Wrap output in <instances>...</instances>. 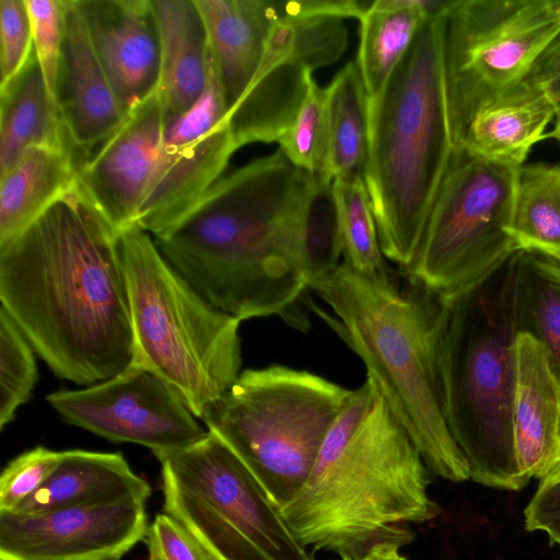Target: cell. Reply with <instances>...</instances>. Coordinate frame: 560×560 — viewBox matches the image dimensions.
Instances as JSON below:
<instances>
[{
    "mask_svg": "<svg viewBox=\"0 0 560 560\" xmlns=\"http://www.w3.org/2000/svg\"><path fill=\"white\" fill-rule=\"evenodd\" d=\"M32 147L67 148L77 152L34 48L24 68L0 86V174Z\"/></svg>",
    "mask_w": 560,
    "mask_h": 560,
    "instance_id": "cell-25",
    "label": "cell"
},
{
    "mask_svg": "<svg viewBox=\"0 0 560 560\" xmlns=\"http://www.w3.org/2000/svg\"><path fill=\"white\" fill-rule=\"evenodd\" d=\"M557 110L526 79L515 89L480 107L454 148L478 158L520 168L532 149L548 138Z\"/></svg>",
    "mask_w": 560,
    "mask_h": 560,
    "instance_id": "cell-22",
    "label": "cell"
},
{
    "mask_svg": "<svg viewBox=\"0 0 560 560\" xmlns=\"http://www.w3.org/2000/svg\"><path fill=\"white\" fill-rule=\"evenodd\" d=\"M515 254L450 299L443 350L446 419L470 480L518 491L512 407L516 376Z\"/></svg>",
    "mask_w": 560,
    "mask_h": 560,
    "instance_id": "cell-6",
    "label": "cell"
},
{
    "mask_svg": "<svg viewBox=\"0 0 560 560\" xmlns=\"http://www.w3.org/2000/svg\"><path fill=\"white\" fill-rule=\"evenodd\" d=\"M308 290L329 307L316 314L362 360L431 474L470 480L446 419L443 350L450 300L406 278L370 277L346 261Z\"/></svg>",
    "mask_w": 560,
    "mask_h": 560,
    "instance_id": "cell-4",
    "label": "cell"
},
{
    "mask_svg": "<svg viewBox=\"0 0 560 560\" xmlns=\"http://www.w3.org/2000/svg\"><path fill=\"white\" fill-rule=\"evenodd\" d=\"M150 485L136 475L120 453L63 451L52 475L14 512L36 515L57 510L137 502L145 504Z\"/></svg>",
    "mask_w": 560,
    "mask_h": 560,
    "instance_id": "cell-21",
    "label": "cell"
},
{
    "mask_svg": "<svg viewBox=\"0 0 560 560\" xmlns=\"http://www.w3.org/2000/svg\"><path fill=\"white\" fill-rule=\"evenodd\" d=\"M541 480L560 481V464ZM540 481V480H539Z\"/></svg>",
    "mask_w": 560,
    "mask_h": 560,
    "instance_id": "cell-44",
    "label": "cell"
},
{
    "mask_svg": "<svg viewBox=\"0 0 560 560\" xmlns=\"http://www.w3.org/2000/svg\"><path fill=\"white\" fill-rule=\"evenodd\" d=\"M524 524L528 532H541L550 544L560 545V481H539L524 510Z\"/></svg>",
    "mask_w": 560,
    "mask_h": 560,
    "instance_id": "cell-39",
    "label": "cell"
},
{
    "mask_svg": "<svg viewBox=\"0 0 560 560\" xmlns=\"http://www.w3.org/2000/svg\"><path fill=\"white\" fill-rule=\"evenodd\" d=\"M291 22L278 18L267 36L261 67L250 88L229 113L234 141H279L292 124L312 79V72L293 57Z\"/></svg>",
    "mask_w": 560,
    "mask_h": 560,
    "instance_id": "cell-19",
    "label": "cell"
},
{
    "mask_svg": "<svg viewBox=\"0 0 560 560\" xmlns=\"http://www.w3.org/2000/svg\"><path fill=\"white\" fill-rule=\"evenodd\" d=\"M299 229L308 285L340 264L342 246L332 182L308 173L299 208Z\"/></svg>",
    "mask_w": 560,
    "mask_h": 560,
    "instance_id": "cell-31",
    "label": "cell"
},
{
    "mask_svg": "<svg viewBox=\"0 0 560 560\" xmlns=\"http://www.w3.org/2000/svg\"><path fill=\"white\" fill-rule=\"evenodd\" d=\"M515 317L520 332L534 337L560 374V264L537 254H515Z\"/></svg>",
    "mask_w": 560,
    "mask_h": 560,
    "instance_id": "cell-29",
    "label": "cell"
},
{
    "mask_svg": "<svg viewBox=\"0 0 560 560\" xmlns=\"http://www.w3.org/2000/svg\"><path fill=\"white\" fill-rule=\"evenodd\" d=\"M137 362L161 376L197 418L242 373L241 320L202 298L148 232L118 231Z\"/></svg>",
    "mask_w": 560,
    "mask_h": 560,
    "instance_id": "cell-7",
    "label": "cell"
},
{
    "mask_svg": "<svg viewBox=\"0 0 560 560\" xmlns=\"http://www.w3.org/2000/svg\"><path fill=\"white\" fill-rule=\"evenodd\" d=\"M307 176L279 149L217 180L154 242L179 276L224 313L241 322L289 318L308 290L299 229Z\"/></svg>",
    "mask_w": 560,
    "mask_h": 560,
    "instance_id": "cell-2",
    "label": "cell"
},
{
    "mask_svg": "<svg viewBox=\"0 0 560 560\" xmlns=\"http://www.w3.org/2000/svg\"><path fill=\"white\" fill-rule=\"evenodd\" d=\"M332 189L338 210L342 260L365 276L389 275L364 178L335 180Z\"/></svg>",
    "mask_w": 560,
    "mask_h": 560,
    "instance_id": "cell-30",
    "label": "cell"
},
{
    "mask_svg": "<svg viewBox=\"0 0 560 560\" xmlns=\"http://www.w3.org/2000/svg\"><path fill=\"white\" fill-rule=\"evenodd\" d=\"M237 149L221 104L197 100L165 124L160 161L136 225L154 237L170 229L220 179Z\"/></svg>",
    "mask_w": 560,
    "mask_h": 560,
    "instance_id": "cell-13",
    "label": "cell"
},
{
    "mask_svg": "<svg viewBox=\"0 0 560 560\" xmlns=\"http://www.w3.org/2000/svg\"><path fill=\"white\" fill-rule=\"evenodd\" d=\"M145 504L0 512V560H118L145 537Z\"/></svg>",
    "mask_w": 560,
    "mask_h": 560,
    "instance_id": "cell-14",
    "label": "cell"
},
{
    "mask_svg": "<svg viewBox=\"0 0 560 560\" xmlns=\"http://www.w3.org/2000/svg\"><path fill=\"white\" fill-rule=\"evenodd\" d=\"M32 52V23L25 0H0V86L24 68Z\"/></svg>",
    "mask_w": 560,
    "mask_h": 560,
    "instance_id": "cell-37",
    "label": "cell"
},
{
    "mask_svg": "<svg viewBox=\"0 0 560 560\" xmlns=\"http://www.w3.org/2000/svg\"><path fill=\"white\" fill-rule=\"evenodd\" d=\"M280 16V15H279ZM293 26V57L308 71L337 61L348 45L343 19L334 15L285 18Z\"/></svg>",
    "mask_w": 560,
    "mask_h": 560,
    "instance_id": "cell-34",
    "label": "cell"
},
{
    "mask_svg": "<svg viewBox=\"0 0 560 560\" xmlns=\"http://www.w3.org/2000/svg\"><path fill=\"white\" fill-rule=\"evenodd\" d=\"M25 2L31 16L34 52L47 88L57 101L67 0H25Z\"/></svg>",
    "mask_w": 560,
    "mask_h": 560,
    "instance_id": "cell-35",
    "label": "cell"
},
{
    "mask_svg": "<svg viewBox=\"0 0 560 560\" xmlns=\"http://www.w3.org/2000/svg\"><path fill=\"white\" fill-rule=\"evenodd\" d=\"M548 138L553 139L560 145V114L556 116L553 127L551 131L548 132Z\"/></svg>",
    "mask_w": 560,
    "mask_h": 560,
    "instance_id": "cell-43",
    "label": "cell"
},
{
    "mask_svg": "<svg viewBox=\"0 0 560 560\" xmlns=\"http://www.w3.org/2000/svg\"><path fill=\"white\" fill-rule=\"evenodd\" d=\"M371 3L358 0H299L276 1V7L278 14L285 18L334 15L360 20Z\"/></svg>",
    "mask_w": 560,
    "mask_h": 560,
    "instance_id": "cell-40",
    "label": "cell"
},
{
    "mask_svg": "<svg viewBox=\"0 0 560 560\" xmlns=\"http://www.w3.org/2000/svg\"><path fill=\"white\" fill-rule=\"evenodd\" d=\"M82 165L71 149L32 147L0 174V246L23 233L74 187Z\"/></svg>",
    "mask_w": 560,
    "mask_h": 560,
    "instance_id": "cell-24",
    "label": "cell"
},
{
    "mask_svg": "<svg viewBox=\"0 0 560 560\" xmlns=\"http://www.w3.org/2000/svg\"><path fill=\"white\" fill-rule=\"evenodd\" d=\"M328 151L323 175L331 182L363 177L368 160V95L357 61L326 88Z\"/></svg>",
    "mask_w": 560,
    "mask_h": 560,
    "instance_id": "cell-27",
    "label": "cell"
},
{
    "mask_svg": "<svg viewBox=\"0 0 560 560\" xmlns=\"http://www.w3.org/2000/svg\"><path fill=\"white\" fill-rule=\"evenodd\" d=\"M351 390L288 365L246 369L201 420L282 509L307 480Z\"/></svg>",
    "mask_w": 560,
    "mask_h": 560,
    "instance_id": "cell-8",
    "label": "cell"
},
{
    "mask_svg": "<svg viewBox=\"0 0 560 560\" xmlns=\"http://www.w3.org/2000/svg\"><path fill=\"white\" fill-rule=\"evenodd\" d=\"M164 513L217 560H314L281 508L217 435L156 456Z\"/></svg>",
    "mask_w": 560,
    "mask_h": 560,
    "instance_id": "cell-9",
    "label": "cell"
},
{
    "mask_svg": "<svg viewBox=\"0 0 560 560\" xmlns=\"http://www.w3.org/2000/svg\"><path fill=\"white\" fill-rule=\"evenodd\" d=\"M526 80L539 89L560 114V34L533 65Z\"/></svg>",
    "mask_w": 560,
    "mask_h": 560,
    "instance_id": "cell-41",
    "label": "cell"
},
{
    "mask_svg": "<svg viewBox=\"0 0 560 560\" xmlns=\"http://www.w3.org/2000/svg\"><path fill=\"white\" fill-rule=\"evenodd\" d=\"M148 560H217L176 518L161 513L145 533Z\"/></svg>",
    "mask_w": 560,
    "mask_h": 560,
    "instance_id": "cell-38",
    "label": "cell"
},
{
    "mask_svg": "<svg viewBox=\"0 0 560 560\" xmlns=\"http://www.w3.org/2000/svg\"><path fill=\"white\" fill-rule=\"evenodd\" d=\"M556 375H557L558 381H559V384H560V374H556ZM559 464H560V463H559ZM559 464H558V465H559ZM558 465H557V466H558Z\"/></svg>",
    "mask_w": 560,
    "mask_h": 560,
    "instance_id": "cell-45",
    "label": "cell"
},
{
    "mask_svg": "<svg viewBox=\"0 0 560 560\" xmlns=\"http://www.w3.org/2000/svg\"><path fill=\"white\" fill-rule=\"evenodd\" d=\"M560 34V0H455L442 18L453 144L472 115L520 85Z\"/></svg>",
    "mask_w": 560,
    "mask_h": 560,
    "instance_id": "cell-11",
    "label": "cell"
},
{
    "mask_svg": "<svg viewBox=\"0 0 560 560\" xmlns=\"http://www.w3.org/2000/svg\"><path fill=\"white\" fill-rule=\"evenodd\" d=\"M164 128L156 89L130 108L80 168L78 185L117 231L136 224L160 161Z\"/></svg>",
    "mask_w": 560,
    "mask_h": 560,
    "instance_id": "cell-15",
    "label": "cell"
},
{
    "mask_svg": "<svg viewBox=\"0 0 560 560\" xmlns=\"http://www.w3.org/2000/svg\"><path fill=\"white\" fill-rule=\"evenodd\" d=\"M37 382L34 349L24 334L0 308V428L10 424L31 398Z\"/></svg>",
    "mask_w": 560,
    "mask_h": 560,
    "instance_id": "cell-32",
    "label": "cell"
},
{
    "mask_svg": "<svg viewBox=\"0 0 560 560\" xmlns=\"http://www.w3.org/2000/svg\"><path fill=\"white\" fill-rule=\"evenodd\" d=\"M0 301L59 378L90 386L135 360L118 231L78 183L0 246Z\"/></svg>",
    "mask_w": 560,
    "mask_h": 560,
    "instance_id": "cell-1",
    "label": "cell"
},
{
    "mask_svg": "<svg viewBox=\"0 0 560 560\" xmlns=\"http://www.w3.org/2000/svg\"><path fill=\"white\" fill-rule=\"evenodd\" d=\"M405 540L386 538L374 542L358 560H408L399 551Z\"/></svg>",
    "mask_w": 560,
    "mask_h": 560,
    "instance_id": "cell-42",
    "label": "cell"
},
{
    "mask_svg": "<svg viewBox=\"0 0 560 560\" xmlns=\"http://www.w3.org/2000/svg\"><path fill=\"white\" fill-rule=\"evenodd\" d=\"M425 0H376L361 16L358 66L368 97L375 96L423 23Z\"/></svg>",
    "mask_w": 560,
    "mask_h": 560,
    "instance_id": "cell-26",
    "label": "cell"
},
{
    "mask_svg": "<svg viewBox=\"0 0 560 560\" xmlns=\"http://www.w3.org/2000/svg\"><path fill=\"white\" fill-rule=\"evenodd\" d=\"M47 401L67 423L114 443L142 445L155 456L208 434L174 388L137 362L85 388L54 392Z\"/></svg>",
    "mask_w": 560,
    "mask_h": 560,
    "instance_id": "cell-12",
    "label": "cell"
},
{
    "mask_svg": "<svg viewBox=\"0 0 560 560\" xmlns=\"http://www.w3.org/2000/svg\"><path fill=\"white\" fill-rule=\"evenodd\" d=\"M161 40L158 84L165 124L188 109L208 77V39L195 0H151Z\"/></svg>",
    "mask_w": 560,
    "mask_h": 560,
    "instance_id": "cell-23",
    "label": "cell"
},
{
    "mask_svg": "<svg viewBox=\"0 0 560 560\" xmlns=\"http://www.w3.org/2000/svg\"><path fill=\"white\" fill-rule=\"evenodd\" d=\"M62 455L63 451L37 446L12 459L0 476V512H14L38 491L56 470Z\"/></svg>",
    "mask_w": 560,
    "mask_h": 560,
    "instance_id": "cell-36",
    "label": "cell"
},
{
    "mask_svg": "<svg viewBox=\"0 0 560 560\" xmlns=\"http://www.w3.org/2000/svg\"><path fill=\"white\" fill-rule=\"evenodd\" d=\"M430 470L412 439L369 377L351 390L314 467L281 509L306 548L358 560L374 542L406 541L397 525L441 513Z\"/></svg>",
    "mask_w": 560,
    "mask_h": 560,
    "instance_id": "cell-3",
    "label": "cell"
},
{
    "mask_svg": "<svg viewBox=\"0 0 560 560\" xmlns=\"http://www.w3.org/2000/svg\"><path fill=\"white\" fill-rule=\"evenodd\" d=\"M202 16L228 112L241 101L262 62L267 36L278 18L275 1L195 0Z\"/></svg>",
    "mask_w": 560,
    "mask_h": 560,
    "instance_id": "cell-20",
    "label": "cell"
},
{
    "mask_svg": "<svg viewBox=\"0 0 560 560\" xmlns=\"http://www.w3.org/2000/svg\"><path fill=\"white\" fill-rule=\"evenodd\" d=\"M517 170L454 148L405 278L450 300L518 252L509 233Z\"/></svg>",
    "mask_w": 560,
    "mask_h": 560,
    "instance_id": "cell-10",
    "label": "cell"
},
{
    "mask_svg": "<svg viewBox=\"0 0 560 560\" xmlns=\"http://www.w3.org/2000/svg\"><path fill=\"white\" fill-rule=\"evenodd\" d=\"M442 16L428 19L382 90L368 97L364 182L385 258L413 261L448 166L452 140Z\"/></svg>",
    "mask_w": 560,
    "mask_h": 560,
    "instance_id": "cell-5",
    "label": "cell"
},
{
    "mask_svg": "<svg viewBox=\"0 0 560 560\" xmlns=\"http://www.w3.org/2000/svg\"><path fill=\"white\" fill-rule=\"evenodd\" d=\"M278 142L292 164L307 173L323 175L328 151L327 91L314 80L292 124Z\"/></svg>",
    "mask_w": 560,
    "mask_h": 560,
    "instance_id": "cell-33",
    "label": "cell"
},
{
    "mask_svg": "<svg viewBox=\"0 0 560 560\" xmlns=\"http://www.w3.org/2000/svg\"><path fill=\"white\" fill-rule=\"evenodd\" d=\"M90 38L117 94L130 110L153 93L161 40L151 0H78Z\"/></svg>",
    "mask_w": 560,
    "mask_h": 560,
    "instance_id": "cell-17",
    "label": "cell"
},
{
    "mask_svg": "<svg viewBox=\"0 0 560 560\" xmlns=\"http://www.w3.org/2000/svg\"><path fill=\"white\" fill-rule=\"evenodd\" d=\"M509 233L517 250L560 264V162L525 163L517 170Z\"/></svg>",
    "mask_w": 560,
    "mask_h": 560,
    "instance_id": "cell-28",
    "label": "cell"
},
{
    "mask_svg": "<svg viewBox=\"0 0 560 560\" xmlns=\"http://www.w3.org/2000/svg\"><path fill=\"white\" fill-rule=\"evenodd\" d=\"M57 102L69 139L83 163L129 113L98 59L78 0H67Z\"/></svg>",
    "mask_w": 560,
    "mask_h": 560,
    "instance_id": "cell-16",
    "label": "cell"
},
{
    "mask_svg": "<svg viewBox=\"0 0 560 560\" xmlns=\"http://www.w3.org/2000/svg\"><path fill=\"white\" fill-rule=\"evenodd\" d=\"M560 546V545H559Z\"/></svg>",
    "mask_w": 560,
    "mask_h": 560,
    "instance_id": "cell-46",
    "label": "cell"
},
{
    "mask_svg": "<svg viewBox=\"0 0 560 560\" xmlns=\"http://www.w3.org/2000/svg\"><path fill=\"white\" fill-rule=\"evenodd\" d=\"M512 431L524 483L547 477L560 463V384L546 350L526 332L516 338Z\"/></svg>",
    "mask_w": 560,
    "mask_h": 560,
    "instance_id": "cell-18",
    "label": "cell"
}]
</instances>
